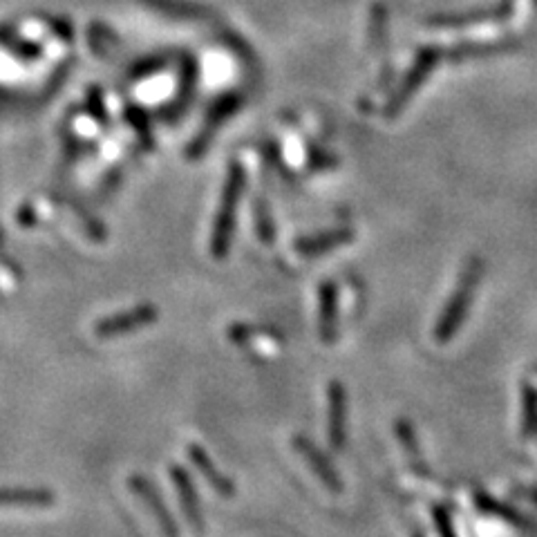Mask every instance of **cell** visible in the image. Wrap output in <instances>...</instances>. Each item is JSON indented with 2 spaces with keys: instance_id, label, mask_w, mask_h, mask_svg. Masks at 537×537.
<instances>
[{
  "instance_id": "14",
  "label": "cell",
  "mask_w": 537,
  "mask_h": 537,
  "mask_svg": "<svg viewBox=\"0 0 537 537\" xmlns=\"http://www.w3.org/2000/svg\"><path fill=\"white\" fill-rule=\"evenodd\" d=\"M155 318V312L153 309H137V312H133L130 316H119L117 320H110V323H106L101 327V334H121V332H130V329L135 327H141V325H148L150 320Z\"/></svg>"
},
{
  "instance_id": "13",
  "label": "cell",
  "mask_w": 537,
  "mask_h": 537,
  "mask_svg": "<svg viewBox=\"0 0 537 537\" xmlns=\"http://www.w3.org/2000/svg\"><path fill=\"white\" fill-rule=\"evenodd\" d=\"M173 477L177 482V491L182 493V497H184V511H186L188 522H191L195 531H200L202 529V513H200V506H197V502H195L193 486H191V482H188V477L182 473V470H175Z\"/></svg>"
},
{
  "instance_id": "17",
  "label": "cell",
  "mask_w": 537,
  "mask_h": 537,
  "mask_svg": "<svg viewBox=\"0 0 537 537\" xmlns=\"http://www.w3.org/2000/svg\"><path fill=\"white\" fill-rule=\"evenodd\" d=\"M338 164V157L327 153L325 148H320L316 144H309L307 148V171L309 173H323V171H332Z\"/></svg>"
},
{
  "instance_id": "10",
  "label": "cell",
  "mask_w": 537,
  "mask_h": 537,
  "mask_svg": "<svg viewBox=\"0 0 537 537\" xmlns=\"http://www.w3.org/2000/svg\"><path fill=\"white\" fill-rule=\"evenodd\" d=\"M296 450L300 452V457L312 464V470L320 477V482L329 488V491H341V484H338L336 473L332 468H329V461L320 455L312 441L296 439Z\"/></svg>"
},
{
  "instance_id": "15",
  "label": "cell",
  "mask_w": 537,
  "mask_h": 537,
  "mask_svg": "<svg viewBox=\"0 0 537 537\" xmlns=\"http://www.w3.org/2000/svg\"><path fill=\"white\" fill-rule=\"evenodd\" d=\"M253 213H256L253 222H256V233L260 242L273 244V240H276V222H273V215L265 197H258L256 204H253Z\"/></svg>"
},
{
  "instance_id": "2",
  "label": "cell",
  "mask_w": 537,
  "mask_h": 537,
  "mask_svg": "<svg viewBox=\"0 0 537 537\" xmlns=\"http://www.w3.org/2000/svg\"><path fill=\"white\" fill-rule=\"evenodd\" d=\"M484 273V262L479 258H470L466 262L464 271H461L459 282L452 296L448 298L446 309L441 312L437 320V329H435V338L439 343H448L452 336L459 332V327L464 325V318L470 312V305H473V298L477 294V285L482 280Z\"/></svg>"
},
{
  "instance_id": "4",
  "label": "cell",
  "mask_w": 537,
  "mask_h": 537,
  "mask_svg": "<svg viewBox=\"0 0 537 537\" xmlns=\"http://www.w3.org/2000/svg\"><path fill=\"white\" fill-rule=\"evenodd\" d=\"M515 12V0H497L495 5L466 9V12H450V14H435L428 16V27L437 30H461V27H477V25H493L511 18Z\"/></svg>"
},
{
  "instance_id": "7",
  "label": "cell",
  "mask_w": 537,
  "mask_h": 537,
  "mask_svg": "<svg viewBox=\"0 0 537 537\" xmlns=\"http://www.w3.org/2000/svg\"><path fill=\"white\" fill-rule=\"evenodd\" d=\"M354 240L352 229H332L318 235H309L296 242V253L303 258H316L323 256V253L334 251L336 247H343V244H350Z\"/></svg>"
},
{
  "instance_id": "16",
  "label": "cell",
  "mask_w": 537,
  "mask_h": 537,
  "mask_svg": "<svg viewBox=\"0 0 537 537\" xmlns=\"http://www.w3.org/2000/svg\"><path fill=\"white\" fill-rule=\"evenodd\" d=\"M135 488H137V491L141 493V495H144L146 499H148V504H150V508H153V511H155V517H157V522L159 524H162V529L168 533V537H175L177 533H175V524H173V517H171V513H168L166 511V508H164V504L162 502H159V499H157V495H155V491H153V488H150L148 486V482H141V479H135Z\"/></svg>"
},
{
  "instance_id": "9",
  "label": "cell",
  "mask_w": 537,
  "mask_h": 537,
  "mask_svg": "<svg viewBox=\"0 0 537 537\" xmlns=\"http://www.w3.org/2000/svg\"><path fill=\"white\" fill-rule=\"evenodd\" d=\"M318 303H320V316H318V323H320V338H323L325 343H334L336 338V287L334 282H320V289H318Z\"/></svg>"
},
{
  "instance_id": "5",
  "label": "cell",
  "mask_w": 537,
  "mask_h": 537,
  "mask_svg": "<svg viewBox=\"0 0 537 537\" xmlns=\"http://www.w3.org/2000/svg\"><path fill=\"white\" fill-rule=\"evenodd\" d=\"M242 103H244V94L238 92V90L222 94V97L213 103V108L209 110V115H206L204 128L193 139V144H191V150H188V155H191V157H200L204 153V150L209 148L213 135L218 133L220 126L224 124L226 119L233 117L235 112H238L242 108Z\"/></svg>"
},
{
  "instance_id": "11",
  "label": "cell",
  "mask_w": 537,
  "mask_h": 537,
  "mask_svg": "<svg viewBox=\"0 0 537 537\" xmlns=\"http://www.w3.org/2000/svg\"><path fill=\"white\" fill-rule=\"evenodd\" d=\"M191 459L195 461V466L200 468V473L206 477V482H209L215 488V491H220L222 495H233V491H235L233 484L213 468L209 457H206V452L200 446L191 448Z\"/></svg>"
},
{
  "instance_id": "6",
  "label": "cell",
  "mask_w": 537,
  "mask_h": 537,
  "mask_svg": "<svg viewBox=\"0 0 537 537\" xmlns=\"http://www.w3.org/2000/svg\"><path fill=\"white\" fill-rule=\"evenodd\" d=\"M515 47H520V39L517 36H506V39L499 41H486V43H459L455 47L446 50V59L452 63L459 61H470V59H486V56H495V54H504L511 52Z\"/></svg>"
},
{
  "instance_id": "8",
  "label": "cell",
  "mask_w": 537,
  "mask_h": 537,
  "mask_svg": "<svg viewBox=\"0 0 537 537\" xmlns=\"http://www.w3.org/2000/svg\"><path fill=\"white\" fill-rule=\"evenodd\" d=\"M345 423H347V397L341 383L329 385V441L336 450L345 444Z\"/></svg>"
},
{
  "instance_id": "19",
  "label": "cell",
  "mask_w": 537,
  "mask_h": 537,
  "mask_svg": "<svg viewBox=\"0 0 537 537\" xmlns=\"http://www.w3.org/2000/svg\"><path fill=\"white\" fill-rule=\"evenodd\" d=\"M533 5H535V9H537V0H533Z\"/></svg>"
},
{
  "instance_id": "12",
  "label": "cell",
  "mask_w": 537,
  "mask_h": 537,
  "mask_svg": "<svg viewBox=\"0 0 537 537\" xmlns=\"http://www.w3.org/2000/svg\"><path fill=\"white\" fill-rule=\"evenodd\" d=\"M370 43L379 52L388 47V7L383 3H374L370 12Z\"/></svg>"
},
{
  "instance_id": "1",
  "label": "cell",
  "mask_w": 537,
  "mask_h": 537,
  "mask_svg": "<svg viewBox=\"0 0 537 537\" xmlns=\"http://www.w3.org/2000/svg\"><path fill=\"white\" fill-rule=\"evenodd\" d=\"M244 186H247V171H244V166L238 162V159H233V162L229 164V173H226V182L222 188L218 218H215V224H213L211 253H213V258H218V260L226 258V253H229L231 249Z\"/></svg>"
},
{
  "instance_id": "3",
  "label": "cell",
  "mask_w": 537,
  "mask_h": 537,
  "mask_svg": "<svg viewBox=\"0 0 537 537\" xmlns=\"http://www.w3.org/2000/svg\"><path fill=\"white\" fill-rule=\"evenodd\" d=\"M441 56H446V52L441 50V47H437V45L421 47L419 54L414 56L410 70L405 72L403 81L399 83V88L392 92V97L388 99V103H385V108H383L385 117L394 119V117L401 115V112L405 110V106L410 103V99L421 90V86L428 81L430 74L435 72V68L441 61Z\"/></svg>"
},
{
  "instance_id": "18",
  "label": "cell",
  "mask_w": 537,
  "mask_h": 537,
  "mask_svg": "<svg viewBox=\"0 0 537 537\" xmlns=\"http://www.w3.org/2000/svg\"><path fill=\"white\" fill-rule=\"evenodd\" d=\"M39 493H0V504H39Z\"/></svg>"
}]
</instances>
